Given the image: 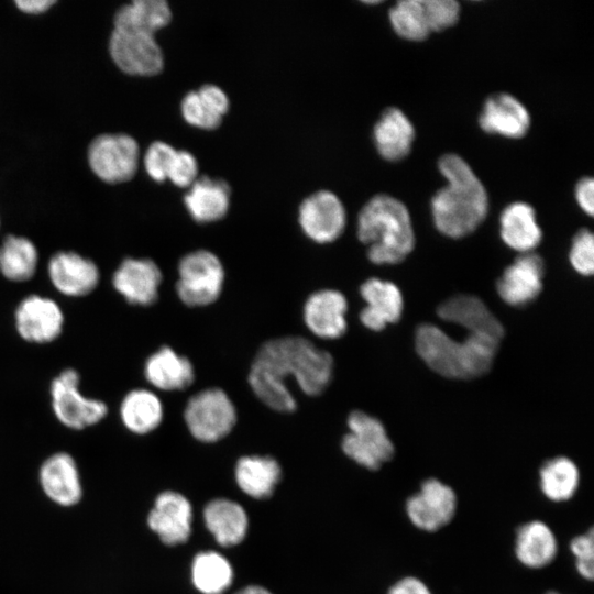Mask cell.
Wrapping results in <instances>:
<instances>
[{"label": "cell", "instance_id": "6da1fadb", "mask_svg": "<svg viewBox=\"0 0 594 594\" xmlns=\"http://www.w3.org/2000/svg\"><path fill=\"white\" fill-rule=\"evenodd\" d=\"M333 359L302 337H282L264 342L256 352L248 376L256 397L278 413H293L297 402L288 388L289 377L308 396H318L328 387Z\"/></svg>", "mask_w": 594, "mask_h": 594}, {"label": "cell", "instance_id": "7a4b0ae2", "mask_svg": "<svg viewBox=\"0 0 594 594\" xmlns=\"http://www.w3.org/2000/svg\"><path fill=\"white\" fill-rule=\"evenodd\" d=\"M438 168L447 185L431 199L433 223L443 235L463 238L473 232L487 215L486 189L471 166L457 154L441 156Z\"/></svg>", "mask_w": 594, "mask_h": 594}, {"label": "cell", "instance_id": "3957f363", "mask_svg": "<svg viewBox=\"0 0 594 594\" xmlns=\"http://www.w3.org/2000/svg\"><path fill=\"white\" fill-rule=\"evenodd\" d=\"M358 238L369 245L367 257L372 263L402 262L415 246V233L407 207L393 196L375 195L359 213Z\"/></svg>", "mask_w": 594, "mask_h": 594}, {"label": "cell", "instance_id": "277c9868", "mask_svg": "<svg viewBox=\"0 0 594 594\" xmlns=\"http://www.w3.org/2000/svg\"><path fill=\"white\" fill-rule=\"evenodd\" d=\"M415 343L419 356L436 373L468 380L490 370L499 341L472 334L458 341L437 326L425 323L418 327Z\"/></svg>", "mask_w": 594, "mask_h": 594}, {"label": "cell", "instance_id": "5b68a950", "mask_svg": "<svg viewBox=\"0 0 594 594\" xmlns=\"http://www.w3.org/2000/svg\"><path fill=\"white\" fill-rule=\"evenodd\" d=\"M141 145L135 136L107 132L88 143L86 160L90 172L102 183L122 185L135 178L141 165Z\"/></svg>", "mask_w": 594, "mask_h": 594}, {"label": "cell", "instance_id": "8992f818", "mask_svg": "<svg viewBox=\"0 0 594 594\" xmlns=\"http://www.w3.org/2000/svg\"><path fill=\"white\" fill-rule=\"evenodd\" d=\"M80 380L76 369L66 367L53 377L48 389L54 417L62 426L74 431L91 428L109 414L106 402L81 393Z\"/></svg>", "mask_w": 594, "mask_h": 594}, {"label": "cell", "instance_id": "52a82bcc", "mask_svg": "<svg viewBox=\"0 0 594 594\" xmlns=\"http://www.w3.org/2000/svg\"><path fill=\"white\" fill-rule=\"evenodd\" d=\"M177 273L176 293L186 306L204 307L219 298L224 268L215 253L204 249L187 253L180 258Z\"/></svg>", "mask_w": 594, "mask_h": 594}, {"label": "cell", "instance_id": "ba28073f", "mask_svg": "<svg viewBox=\"0 0 594 594\" xmlns=\"http://www.w3.org/2000/svg\"><path fill=\"white\" fill-rule=\"evenodd\" d=\"M107 47L113 66L124 76L147 78L164 68L165 57L156 35L112 28Z\"/></svg>", "mask_w": 594, "mask_h": 594}, {"label": "cell", "instance_id": "9c48e42d", "mask_svg": "<svg viewBox=\"0 0 594 594\" xmlns=\"http://www.w3.org/2000/svg\"><path fill=\"white\" fill-rule=\"evenodd\" d=\"M185 424L198 441L217 442L237 422L235 406L221 388L211 387L193 395L184 409Z\"/></svg>", "mask_w": 594, "mask_h": 594}, {"label": "cell", "instance_id": "30bf717a", "mask_svg": "<svg viewBox=\"0 0 594 594\" xmlns=\"http://www.w3.org/2000/svg\"><path fill=\"white\" fill-rule=\"evenodd\" d=\"M348 428L350 431L343 437L341 448L356 464L377 471L393 459L395 447L378 419L354 410L348 417Z\"/></svg>", "mask_w": 594, "mask_h": 594}, {"label": "cell", "instance_id": "8fae6325", "mask_svg": "<svg viewBox=\"0 0 594 594\" xmlns=\"http://www.w3.org/2000/svg\"><path fill=\"white\" fill-rule=\"evenodd\" d=\"M457 510L455 491L436 477L424 480L419 490L405 502L408 520L425 532H437L447 527L454 519Z\"/></svg>", "mask_w": 594, "mask_h": 594}, {"label": "cell", "instance_id": "7c38bea8", "mask_svg": "<svg viewBox=\"0 0 594 594\" xmlns=\"http://www.w3.org/2000/svg\"><path fill=\"white\" fill-rule=\"evenodd\" d=\"M13 322L15 332L23 341L48 344L62 336L65 315L55 299L41 294H30L18 302Z\"/></svg>", "mask_w": 594, "mask_h": 594}, {"label": "cell", "instance_id": "4fadbf2b", "mask_svg": "<svg viewBox=\"0 0 594 594\" xmlns=\"http://www.w3.org/2000/svg\"><path fill=\"white\" fill-rule=\"evenodd\" d=\"M46 273L54 289L68 298H82L92 294L101 279L98 264L73 249L52 253L46 263Z\"/></svg>", "mask_w": 594, "mask_h": 594}, {"label": "cell", "instance_id": "5bb4252c", "mask_svg": "<svg viewBox=\"0 0 594 594\" xmlns=\"http://www.w3.org/2000/svg\"><path fill=\"white\" fill-rule=\"evenodd\" d=\"M44 496L62 508L77 506L84 497L79 465L69 452L56 451L46 457L37 471Z\"/></svg>", "mask_w": 594, "mask_h": 594}, {"label": "cell", "instance_id": "9a60e30c", "mask_svg": "<svg viewBox=\"0 0 594 594\" xmlns=\"http://www.w3.org/2000/svg\"><path fill=\"white\" fill-rule=\"evenodd\" d=\"M298 221L304 233L317 243H330L344 231L345 208L330 190H318L302 200Z\"/></svg>", "mask_w": 594, "mask_h": 594}, {"label": "cell", "instance_id": "2e32d148", "mask_svg": "<svg viewBox=\"0 0 594 594\" xmlns=\"http://www.w3.org/2000/svg\"><path fill=\"white\" fill-rule=\"evenodd\" d=\"M163 274L148 257H124L113 271V289L129 304L140 307L153 305L158 298Z\"/></svg>", "mask_w": 594, "mask_h": 594}, {"label": "cell", "instance_id": "e0dca14e", "mask_svg": "<svg viewBox=\"0 0 594 594\" xmlns=\"http://www.w3.org/2000/svg\"><path fill=\"white\" fill-rule=\"evenodd\" d=\"M193 507L180 493H160L147 514L148 528L167 546L185 543L191 532Z\"/></svg>", "mask_w": 594, "mask_h": 594}, {"label": "cell", "instance_id": "ac0fdd59", "mask_svg": "<svg viewBox=\"0 0 594 594\" xmlns=\"http://www.w3.org/2000/svg\"><path fill=\"white\" fill-rule=\"evenodd\" d=\"M544 266L535 253L520 254L497 280V293L508 305L519 307L532 301L542 289Z\"/></svg>", "mask_w": 594, "mask_h": 594}, {"label": "cell", "instance_id": "d6986e66", "mask_svg": "<svg viewBox=\"0 0 594 594\" xmlns=\"http://www.w3.org/2000/svg\"><path fill=\"white\" fill-rule=\"evenodd\" d=\"M348 301L336 289L312 293L304 305V321L308 330L320 339L333 340L346 331Z\"/></svg>", "mask_w": 594, "mask_h": 594}, {"label": "cell", "instance_id": "ffe728a7", "mask_svg": "<svg viewBox=\"0 0 594 594\" xmlns=\"http://www.w3.org/2000/svg\"><path fill=\"white\" fill-rule=\"evenodd\" d=\"M440 319L463 327L472 336L501 341L504 329L486 305L472 295H457L443 301L437 310Z\"/></svg>", "mask_w": 594, "mask_h": 594}, {"label": "cell", "instance_id": "44dd1931", "mask_svg": "<svg viewBox=\"0 0 594 594\" xmlns=\"http://www.w3.org/2000/svg\"><path fill=\"white\" fill-rule=\"evenodd\" d=\"M479 123L486 133L520 139L529 130L530 116L516 97L498 92L490 96L484 102Z\"/></svg>", "mask_w": 594, "mask_h": 594}, {"label": "cell", "instance_id": "7402d4cb", "mask_svg": "<svg viewBox=\"0 0 594 594\" xmlns=\"http://www.w3.org/2000/svg\"><path fill=\"white\" fill-rule=\"evenodd\" d=\"M360 293L366 302L360 312L364 327L381 331L387 324L399 320L404 306L403 296L394 283L373 277L362 284Z\"/></svg>", "mask_w": 594, "mask_h": 594}, {"label": "cell", "instance_id": "603a6c76", "mask_svg": "<svg viewBox=\"0 0 594 594\" xmlns=\"http://www.w3.org/2000/svg\"><path fill=\"white\" fill-rule=\"evenodd\" d=\"M514 554L525 568L540 570L550 565L558 554V540L544 521L531 519L515 529Z\"/></svg>", "mask_w": 594, "mask_h": 594}, {"label": "cell", "instance_id": "cb8c5ba5", "mask_svg": "<svg viewBox=\"0 0 594 594\" xmlns=\"http://www.w3.org/2000/svg\"><path fill=\"white\" fill-rule=\"evenodd\" d=\"M143 373L152 387L164 392L186 389L195 381L190 360L169 346L154 351L145 360Z\"/></svg>", "mask_w": 594, "mask_h": 594}, {"label": "cell", "instance_id": "d4e9b609", "mask_svg": "<svg viewBox=\"0 0 594 594\" xmlns=\"http://www.w3.org/2000/svg\"><path fill=\"white\" fill-rule=\"evenodd\" d=\"M40 249L29 235L7 232L0 239V275L11 283H26L37 273Z\"/></svg>", "mask_w": 594, "mask_h": 594}, {"label": "cell", "instance_id": "484cf974", "mask_svg": "<svg viewBox=\"0 0 594 594\" xmlns=\"http://www.w3.org/2000/svg\"><path fill=\"white\" fill-rule=\"evenodd\" d=\"M373 138L380 155L387 161L397 162L410 153L415 129L400 109L389 107L376 121Z\"/></svg>", "mask_w": 594, "mask_h": 594}, {"label": "cell", "instance_id": "4316f807", "mask_svg": "<svg viewBox=\"0 0 594 594\" xmlns=\"http://www.w3.org/2000/svg\"><path fill=\"white\" fill-rule=\"evenodd\" d=\"M188 188L184 205L195 221L208 223L226 216L230 206V188L224 180L202 176Z\"/></svg>", "mask_w": 594, "mask_h": 594}, {"label": "cell", "instance_id": "83f0119b", "mask_svg": "<svg viewBox=\"0 0 594 594\" xmlns=\"http://www.w3.org/2000/svg\"><path fill=\"white\" fill-rule=\"evenodd\" d=\"M119 417L131 433L144 436L156 430L164 418V407L160 397L151 389L134 388L120 402Z\"/></svg>", "mask_w": 594, "mask_h": 594}, {"label": "cell", "instance_id": "f1b7e54d", "mask_svg": "<svg viewBox=\"0 0 594 594\" xmlns=\"http://www.w3.org/2000/svg\"><path fill=\"white\" fill-rule=\"evenodd\" d=\"M499 228L504 243L521 254L530 253L542 239L535 209L527 202L509 204L501 215Z\"/></svg>", "mask_w": 594, "mask_h": 594}, {"label": "cell", "instance_id": "f546056e", "mask_svg": "<svg viewBox=\"0 0 594 594\" xmlns=\"http://www.w3.org/2000/svg\"><path fill=\"white\" fill-rule=\"evenodd\" d=\"M204 520L216 541L223 547L240 543L249 527L244 508L227 498L210 501L204 509Z\"/></svg>", "mask_w": 594, "mask_h": 594}, {"label": "cell", "instance_id": "4dcf8cb0", "mask_svg": "<svg viewBox=\"0 0 594 594\" xmlns=\"http://www.w3.org/2000/svg\"><path fill=\"white\" fill-rule=\"evenodd\" d=\"M172 20V9L165 0H132L120 3L112 16V28L155 35Z\"/></svg>", "mask_w": 594, "mask_h": 594}, {"label": "cell", "instance_id": "1f68e13d", "mask_svg": "<svg viewBox=\"0 0 594 594\" xmlns=\"http://www.w3.org/2000/svg\"><path fill=\"white\" fill-rule=\"evenodd\" d=\"M238 486L253 498L271 496L280 480L282 470L272 457L246 455L239 459L234 470Z\"/></svg>", "mask_w": 594, "mask_h": 594}, {"label": "cell", "instance_id": "d6a6232c", "mask_svg": "<svg viewBox=\"0 0 594 594\" xmlns=\"http://www.w3.org/2000/svg\"><path fill=\"white\" fill-rule=\"evenodd\" d=\"M538 479L540 492L548 501L564 503L578 493L581 474L574 461L559 455L541 464Z\"/></svg>", "mask_w": 594, "mask_h": 594}, {"label": "cell", "instance_id": "836d02e7", "mask_svg": "<svg viewBox=\"0 0 594 594\" xmlns=\"http://www.w3.org/2000/svg\"><path fill=\"white\" fill-rule=\"evenodd\" d=\"M233 576L230 562L219 552L202 551L193 560L191 580L202 594H222L232 584Z\"/></svg>", "mask_w": 594, "mask_h": 594}, {"label": "cell", "instance_id": "e575fe53", "mask_svg": "<svg viewBox=\"0 0 594 594\" xmlns=\"http://www.w3.org/2000/svg\"><path fill=\"white\" fill-rule=\"evenodd\" d=\"M389 21L395 33L407 40L419 42L431 33L422 0H402L389 10Z\"/></svg>", "mask_w": 594, "mask_h": 594}, {"label": "cell", "instance_id": "d590c367", "mask_svg": "<svg viewBox=\"0 0 594 594\" xmlns=\"http://www.w3.org/2000/svg\"><path fill=\"white\" fill-rule=\"evenodd\" d=\"M176 148L162 140L152 141L145 148L141 162L146 175L156 183L167 180Z\"/></svg>", "mask_w": 594, "mask_h": 594}, {"label": "cell", "instance_id": "8d00e7d4", "mask_svg": "<svg viewBox=\"0 0 594 594\" xmlns=\"http://www.w3.org/2000/svg\"><path fill=\"white\" fill-rule=\"evenodd\" d=\"M180 112L188 124L205 130L215 129L222 121V118L208 106L197 90H191L184 96Z\"/></svg>", "mask_w": 594, "mask_h": 594}, {"label": "cell", "instance_id": "74e56055", "mask_svg": "<svg viewBox=\"0 0 594 594\" xmlns=\"http://www.w3.org/2000/svg\"><path fill=\"white\" fill-rule=\"evenodd\" d=\"M569 549L574 558V566L578 574L592 582L594 579V535L593 527L584 534L574 536L569 543Z\"/></svg>", "mask_w": 594, "mask_h": 594}, {"label": "cell", "instance_id": "f35d334b", "mask_svg": "<svg viewBox=\"0 0 594 594\" xmlns=\"http://www.w3.org/2000/svg\"><path fill=\"white\" fill-rule=\"evenodd\" d=\"M430 32L453 26L460 16V4L454 0H422Z\"/></svg>", "mask_w": 594, "mask_h": 594}, {"label": "cell", "instance_id": "ab89813d", "mask_svg": "<svg viewBox=\"0 0 594 594\" xmlns=\"http://www.w3.org/2000/svg\"><path fill=\"white\" fill-rule=\"evenodd\" d=\"M573 268L585 276L594 271V238L588 229H581L573 238L569 254Z\"/></svg>", "mask_w": 594, "mask_h": 594}, {"label": "cell", "instance_id": "60d3db41", "mask_svg": "<svg viewBox=\"0 0 594 594\" xmlns=\"http://www.w3.org/2000/svg\"><path fill=\"white\" fill-rule=\"evenodd\" d=\"M198 162L189 151L177 150L167 179L178 187H190L198 178Z\"/></svg>", "mask_w": 594, "mask_h": 594}, {"label": "cell", "instance_id": "b9f144b4", "mask_svg": "<svg viewBox=\"0 0 594 594\" xmlns=\"http://www.w3.org/2000/svg\"><path fill=\"white\" fill-rule=\"evenodd\" d=\"M198 94L208 106L221 118L228 112L230 101L222 88L213 84L202 85L197 89Z\"/></svg>", "mask_w": 594, "mask_h": 594}, {"label": "cell", "instance_id": "7bdbcfd3", "mask_svg": "<svg viewBox=\"0 0 594 594\" xmlns=\"http://www.w3.org/2000/svg\"><path fill=\"white\" fill-rule=\"evenodd\" d=\"M386 594H432V592L421 579L407 575L395 581Z\"/></svg>", "mask_w": 594, "mask_h": 594}, {"label": "cell", "instance_id": "ee69618b", "mask_svg": "<svg viewBox=\"0 0 594 594\" xmlns=\"http://www.w3.org/2000/svg\"><path fill=\"white\" fill-rule=\"evenodd\" d=\"M575 199L580 208L593 216L594 211V182L592 177L581 178L575 186Z\"/></svg>", "mask_w": 594, "mask_h": 594}, {"label": "cell", "instance_id": "f6af8a7d", "mask_svg": "<svg viewBox=\"0 0 594 594\" xmlns=\"http://www.w3.org/2000/svg\"><path fill=\"white\" fill-rule=\"evenodd\" d=\"M15 9L28 16H40L48 12L57 0H12Z\"/></svg>", "mask_w": 594, "mask_h": 594}, {"label": "cell", "instance_id": "bcb514c9", "mask_svg": "<svg viewBox=\"0 0 594 594\" xmlns=\"http://www.w3.org/2000/svg\"><path fill=\"white\" fill-rule=\"evenodd\" d=\"M235 594H272V593L265 587H262L260 585H249L241 588Z\"/></svg>", "mask_w": 594, "mask_h": 594}, {"label": "cell", "instance_id": "7dc6e473", "mask_svg": "<svg viewBox=\"0 0 594 594\" xmlns=\"http://www.w3.org/2000/svg\"><path fill=\"white\" fill-rule=\"evenodd\" d=\"M544 594H562V593H560L558 591L550 590V591L546 592Z\"/></svg>", "mask_w": 594, "mask_h": 594}, {"label": "cell", "instance_id": "c3c4849f", "mask_svg": "<svg viewBox=\"0 0 594 594\" xmlns=\"http://www.w3.org/2000/svg\"><path fill=\"white\" fill-rule=\"evenodd\" d=\"M1 232H2V222H1V218H0V235H1Z\"/></svg>", "mask_w": 594, "mask_h": 594}]
</instances>
